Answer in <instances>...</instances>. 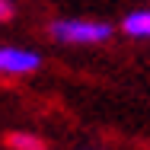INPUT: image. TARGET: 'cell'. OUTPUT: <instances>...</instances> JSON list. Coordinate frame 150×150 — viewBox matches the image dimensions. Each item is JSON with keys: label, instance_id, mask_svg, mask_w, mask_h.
Instances as JSON below:
<instances>
[{"label": "cell", "instance_id": "5b68a950", "mask_svg": "<svg viewBox=\"0 0 150 150\" xmlns=\"http://www.w3.org/2000/svg\"><path fill=\"white\" fill-rule=\"evenodd\" d=\"M6 16H10V6H6L3 0H0V19H6Z\"/></svg>", "mask_w": 150, "mask_h": 150}, {"label": "cell", "instance_id": "6da1fadb", "mask_svg": "<svg viewBox=\"0 0 150 150\" xmlns=\"http://www.w3.org/2000/svg\"><path fill=\"white\" fill-rule=\"evenodd\" d=\"M51 35L67 45H99L112 35V26L105 23H90V19H58L51 26Z\"/></svg>", "mask_w": 150, "mask_h": 150}, {"label": "cell", "instance_id": "277c9868", "mask_svg": "<svg viewBox=\"0 0 150 150\" xmlns=\"http://www.w3.org/2000/svg\"><path fill=\"white\" fill-rule=\"evenodd\" d=\"M6 144H10L13 150H48V144L38 141L35 134H10Z\"/></svg>", "mask_w": 150, "mask_h": 150}, {"label": "cell", "instance_id": "3957f363", "mask_svg": "<svg viewBox=\"0 0 150 150\" xmlns=\"http://www.w3.org/2000/svg\"><path fill=\"white\" fill-rule=\"evenodd\" d=\"M121 29L128 35H134V38H150V10H137V13L125 16Z\"/></svg>", "mask_w": 150, "mask_h": 150}, {"label": "cell", "instance_id": "7a4b0ae2", "mask_svg": "<svg viewBox=\"0 0 150 150\" xmlns=\"http://www.w3.org/2000/svg\"><path fill=\"white\" fill-rule=\"evenodd\" d=\"M42 64V58L35 51H26V48H0V74H29Z\"/></svg>", "mask_w": 150, "mask_h": 150}]
</instances>
